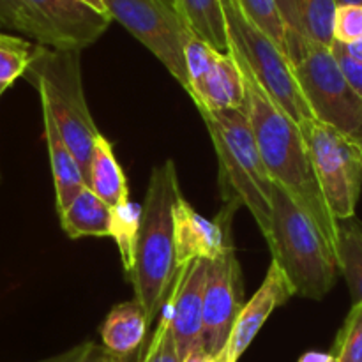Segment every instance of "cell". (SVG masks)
<instances>
[{
    "mask_svg": "<svg viewBox=\"0 0 362 362\" xmlns=\"http://www.w3.org/2000/svg\"><path fill=\"white\" fill-rule=\"evenodd\" d=\"M332 37L336 42L350 45L362 37V6L361 4H343L336 7Z\"/></svg>",
    "mask_w": 362,
    "mask_h": 362,
    "instance_id": "f546056e",
    "label": "cell"
},
{
    "mask_svg": "<svg viewBox=\"0 0 362 362\" xmlns=\"http://www.w3.org/2000/svg\"><path fill=\"white\" fill-rule=\"evenodd\" d=\"M352 138L357 141V145H359V148H361V154H362V127H361L359 131H357L356 134H354Z\"/></svg>",
    "mask_w": 362,
    "mask_h": 362,
    "instance_id": "ab89813d",
    "label": "cell"
},
{
    "mask_svg": "<svg viewBox=\"0 0 362 362\" xmlns=\"http://www.w3.org/2000/svg\"><path fill=\"white\" fill-rule=\"evenodd\" d=\"M23 76L37 88L39 101L48 108L87 182L92 147L99 131L85 99L81 52L35 45L32 62Z\"/></svg>",
    "mask_w": 362,
    "mask_h": 362,
    "instance_id": "5b68a950",
    "label": "cell"
},
{
    "mask_svg": "<svg viewBox=\"0 0 362 362\" xmlns=\"http://www.w3.org/2000/svg\"><path fill=\"white\" fill-rule=\"evenodd\" d=\"M237 4L243 13L285 52L286 25L276 0H237Z\"/></svg>",
    "mask_w": 362,
    "mask_h": 362,
    "instance_id": "484cf974",
    "label": "cell"
},
{
    "mask_svg": "<svg viewBox=\"0 0 362 362\" xmlns=\"http://www.w3.org/2000/svg\"><path fill=\"white\" fill-rule=\"evenodd\" d=\"M239 67L246 85L247 120L269 177L290 194L304 214L310 216L336 255L338 221L329 211L318 186L300 126L272 101L246 67L240 64Z\"/></svg>",
    "mask_w": 362,
    "mask_h": 362,
    "instance_id": "6da1fadb",
    "label": "cell"
},
{
    "mask_svg": "<svg viewBox=\"0 0 362 362\" xmlns=\"http://www.w3.org/2000/svg\"><path fill=\"white\" fill-rule=\"evenodd\" d=\"M211 362H230V361H228V356H226V350H225V352L219 354V356L212 357Z\"/></svg>",
    "mask_w": 362,
    "mask_h": 362,
    "instance_id": "f35d334b",
    "label": "cell"
},
{
    "mask_svg": "<svg viewBox=\"0 0 362 362\" xmlns=\"http://www.w3.org/2000/svg\"><path fill=\"white\" fill-rule=\"evenodd\" d=\"M243 272L233 247L207 262L202 308V346L211 357L225 352L244 306Z\"/></svg>",
    "mask_w": 362,
    "mask_h": 362,
    "instance_id": "30bf717a",
    "label": "cell"
},
{
    "mask_svg": "<svg viewBox=\"0 0 362 362\" xmlns=\"http://www.w3.org/2000/svg\"><path fill=\"white\" fill-rule=\"evenodd\" d=\"M7 88H9V87H7V85L0 83V98H2V94H4V92H6V90H7Z\"/></svg>",
    "mask_w": 362,
    "mask_h": 362,
    "instance_id": "b9f144b4",
    "label": "cell"
},
{
    "mask_svg": "<svg viewBox=\"0 0 362 362\" xmlns=\"http://www.w3.org/2000/svg\"><path fill=\"white\" fill-rule=\"evenodd\" d=\"M189 98L194 106L207 110L246 108V85L235 59L230 53H218L204 83Z\"/></svg>",
    "mask_w": 362,
    "mask_h": 362,
    "instance_id": "2e32d148",
    "label": "cell"
},
{
    "mask_svg": "<svg viewBox=\"0 0 362 362\" xmlns=\"http://www.w3.org/2000/svg\"><path fill=\"white\" fill-rule=\"evenodd\" d=\"M214 48L198 39L197 35L191 34L187 37L186 46H184V60H186V73H187V94H194L204 83L205 76H207L209 69H211L212 62H214L216 55Z\"/></svg>",
    "mask_w": 362,
    "mask_h": 362,
    "instance_id": "4316f807",
    "label": "cell"
},
{
    "mask_svg": "<svg viewBox=\"0 0 362 362\" xmlns=\"http://www.w3.org/2000/svg\"><path fill=\"white\" fill-rule=\"evenodd\" d=\"M180 197L175 163L166 159L152 170L141 205L134 265L129 276L136 293L134 299L141 304L151 324L165 306L177 274L173 209Z\"/></svg>",
    "mask_w": 362,
    "mask_h": 362,
    "instance_id": "7a4b0ae2",
    "label": "cell"
},
{
    "mask_svg": "<svg viewBox=\"0 0 362 362\" xmlns=\"http://www.w3.org/2000/svg\"><path fill=\"white\" fill-rule=\"evenodd\" d=\"M189 32L219 53H230L221 0H172Z\"/></svg>",
    "mask_w": 362,
    "mask_h": 362,
    "instance_id": "ffe728a7",
    "label": "cell"
},
{
    "mask_svg": "<svg viewBox=\"0 0 362 362\" xmlns=\"http://www.w3.org/2000/svg\"><path fill=\"white\" fill-rule=\"evenodd\" d=\"M212 357L205 352L204 346H197V349L191 350L186 357H184L182 362H211Z\"/></svg>",
    "mask_w": 362,
    "mask_h": 362,
    "instance_id": "e575fe53",
    "label": "cell"
},
{
    "mask_svg": "<svg viewBox=\"0 0 362 362\" xmlns=\"http://www.w3.org/2000/svg\"><path fill=\"white\" fill-rule=\"evenodd\" d=\"M207 260H194L177 271L168 299L161 308L170 318L180 359L202 345V308Z\"/></svg>",
    "mask_w": 362,
    "mask_h": 362,
    "instance_id": "7c38bea8",
    "label": "cell"
},
{
    "mask_svg": "<svg viewBox=\"0 0 362 362\" xmlns=\"http://www.w3.org/2000/svg\"><path fill=\"white\" fill-rule=\"evenodd\" d=\"M80 2L85 4V6H88L90 9L98 11V13L108 14L106 13V7H105V2H103V0H80Z\"/></svg>",
    "mask_w": 362,
    "mask_h": 362,
    "instance_id": "74e56055",
    "label": "cell"
},
{
    "mask_svg": "<svg viewBox=\"0 0 362 362\" xmlns=\"http://www.w3.org/2000/svg\"><path fill=\"white\" fill-rule=\"evenodd\" d=\"M112 237L120 251V260L127 276H131L134 265V251H136L138 230H140L141 205H134L131 202L112 209Z\"/></svg>",
    "mask_w": 362,
    "mask_h": 362,
    "instance_id": "603a6c76",
    "label": "cell"
},
{
    "mask_svg": "<svg viewBox=\"0 0 362 362\" xmlns=\"http://www.w3.org/2000/svg\"><path fill=\"white\" fill-rule=\"evenodd\" d=\"M276 4H278V9L279 13H281V18L283 21H285L286 28L299 32V23H297V14H296V6H293V0H276Z\"/></svg>",
    "mask_w": 362,
    "mask_h": 362,
    "instance_id": "d6a6232c",
    "label": "cell"
},
{
    "mask_svg": "<svg viewBox=\"0 0 362 362\" xmlns=\"http://www.w3.org/2000/svg\"><path fill=\"white\" fill-rule=\"evenodd\" d=\"M87 345H88V341L81 343V345L73 346V349L67 350V352H62L60 356L53 357V359H49L46 362H80L81 356H83V352H85V349H87Z\"/></svg>",
    "mask_w": 362,
    "mask_h": 362,
    "instance_id": "836d02e7",
    "label": "cell"
},
{
    "mask_svg": "<svg viewBox=\"0 0 362 362\" xmlns=\"http://www.w3.org/2000/svg\"><path fill=\"white\" fill-rule=\"evenodd\" d=\"M113 211L85 186L59 214L60 225L69 239L81 237H110Z\"/></svg>",
    "mask_w": 362,
    "mask_h": 362,
    "instance_id": "d6986e66",
    "label": "cell"
},
{
    "mask_svg": "<svg viewBox=\"0 0 362 362\" xmlns=\"http://www.w3.org/2000/svg\"><path fill=\"white\" fill-rule=\"evenodd\" d=\"M158 317L159 320L154 329V334H152L147 349L141 354L138 362H182L179 350H177L175 339H173L168 315L161 310Z\"/></svg>",
    "mask_w": 362,
    "mask_h": 362,
    "instance_id": "f1b7e54d",
    "label": "cell"
},
{
    "mask_svg": "<svg viewBox=\"0 0 362 362\" xmlns=\"http://www.w3.org/2000/svg\"><path fill=\"white\" fill-rule=\"evenodd\" d=\"M272 262L285 272L293 296L320 300L336 285L338 262L318 226L279 186H272L265 233Z\"/></svg>",
    "mask_w": 362,
    "mask_h": 362,
    "instance_id": "3957f363",
    "label": "cell"
},
{
    "mask_svg": "<svg viewBox=\"0 0 362 362\" xmlns=\"http://www.w3.org/2000/svg\"><path fill=\"white\" fill-rule=\"evenodd\" d=\"M80 362H124L112 352L105 349L103 345H95L94 341H88L87 349H85L83 356H81Z\"/></svg>",
    "mask_w": 362,
    "mask_h": 362,
    "instance_id": "1f68e13d",
    "label": "cell"
},
{
    "mask_svg": "<svg viewBox=\"0 0 362 362\" xmlns=\"http://www.w3.org/2000/svg\"><path fill=\"white\" fill-rule=\"evenodd\" d=\"M42 124H45V140L48 145L49 166H52L53 182H55V205L57 212H62L69 202L87 186L83 172L76 158L64 141L62 134L57 129L48 108L41 105Z\"/></svg>",
    "mask_w": 362,
    "mask_h": 362,
    "instance_id": "e0dca14e",
    "label": "cell"
},
{
    "mask_svg": "<svg viewBox=\"0 0 362 362\" xmlns=\"http://www.w3.org/2000/svg\"><path fill=\"white\" fill-rule=\"evenodd\" d=\"M331 52L334 55L336 62H338L339 69H341L343 76H345L346 83L362 99V60L350 57L341 42L332 41Z\"/></svg>",
    "mask_w": 362,
    "mask_h": 362,
    "instance_id": "4dcf8cb0",
    "label": "cell"
},
{
    "mask_svg": "<svg viewBox=\"0 0 362 362\" xmlns=\"http://www.w3.org/2000/svg\"><path fill=\"white\" fill-rule=\"evenodd\" d=\"M87 186L110 209H115L129 202L126 173H124L122 166L117 161L113 145L101 133L98 134L94 147H92V156L87 172Z\"/></svg>",
    "mask_w": 362,
    "mask_h": 362,
    "instance_id": "ac0fdd59",
    "label": "cell"
},
{
    "mask_svg": "<svg viewBox=\"0 0 362 362\" xmlns=\"http://www.w3.org/2000/svg\"><path fill=\"white\" fill-rule=\"evenodd\" d=\"M299 126L329 211L336 221L354 218L362 187L359 145L352 136L317 119H308Z\"/></svg>",
    "mask_w": 362,
    "mask_h": 362,
    "instance_id": "ba28073f",
    "label": "cell"
},
{
    "mask_svg": "<svg viewBox=\"0 0 362 362\" xmlns=\"http://www.w3.org/2000/svg\"><path fill=\"white\" fill-rule=\"evenodd\" d=\"M207 126L219 159L221 186L226 204L246 205L262 233H267L271 219V197L274 182L269 177L257 140L244 110H207L197 106Z\"/></svg>",
    "mask_w": 362,
    "mask_h": 362,
    "instance_id": "277c9868",
    "label": "cell"
},
{
    "mask_svg": "<svg viewBox=\"0 0 362 362\" xmlns=\"http://www.w3.org/2000/svg\"><path fill=\"white\" fill-rule=\"evenodd\" d=\"M106 13L129 30L187 90L184 46L191 35L170 0H103Z\"/></svg>",
    "mask_w": 362,
    "mask_h": 362,
    "instance_id": "9c48e42d",
    "label": "cell"
},
{
    "mask_svg": "<svg viewBox=\"0 0 362 362\" xmlns=\"http://www.w3.org/2000/svg\"><path fill=\"white\" fill-rule=\"evenodd\" d=\"M299 32L304 37L331 48L336 0H293Z\"/></svg>",
    "mask_w": 362,
    "mask_h": 362,
    "instance_id": "7402d4cb",
    "label": "cell"
},
{
    "mask_svg": "<svg viewBox=\"0 0 362 362\" xmlns=\"http://www.w3.org/2000/svg\"><path fill=\"white\" fill-rule=\"evenodd\" d=\"M336 262L352 293V303H362V223L356 216L338 221Z\"/></svg>",
    "mask_w": 362,
    "mask_h": 362,
    "instance_id": "44dd1931",
    "label": "cell"
},
{
    "mask_svg": "<svg viewBox=\"0 0 362 362\" xmlns=\"http://www.w3.org/2000/svg\"><path fill=\"white\" fill-rule=\"evenodd\" d=\"M345 46L346 53H349L350 57H354V59L357 60H362V37L357 39V41L350 42V45H343Z\"/></svg>",
    "mask_w": 362,
    "mask_h": 362,
    "instance_id": "8d00e7d4",
    "label": "cell"
},
{
    "mask_svg": "<svg viewBox=\"0 0 362 362\" xmlns=\"http://www.w3.org/2000/svg\"><path fill=\"white\" fill-rule=\"evenodd\" d=\"M221 7L230 55L297 124L313 119L285 52L243 13L237 0H221Z\"/></svg>",
    "mask_w": 362,
    "mask_h": 362,
    "instance_id": "52a82bcc",
    "label": "cell"
},
{
    "mask_svg": "<svg viewBox=\"0 0 362 362\" xmlns=\"http://www.w3.org/2000/svg\"><path fill=\"white\" fill-rule=\"evenodd\" d=\"M336 362H362V303L352 304L334 343Z\"/></svg>",
    "mask_w": 362,
    "mask_h": 362,
    "instance_id": "83f0119b",
    "label": "cell"
},
{
    "mask_svg": "<svg viewBox=\"0 0 362 362\" xmlns=\"http://www.w3.org/2000/svg\"><path fill=\"white\" fill-rule=\"evenodd\" d=\"M35 45L28 39L0 34V83L11 85L23 76L34 57Z\"/></svg>",
    "mask_w": 362,
    "mask_h": 362,
    "instance_id": "d4e9b609",
    "label": "cell"
},
{
    "mask_svg": "<svg viewBox=\"0 0 362 362\" xmlns=\"http://www.w3.org/2000/svg\"><path fill=\"white\" fill-rule=\"evenodd\" d=\"M237 205L226 204L225 211L216 219L198 214L182 197L173 209V239H175L177 271L194 260H216L232 244V216Z\"/></svg>",
    "mask_w": 362,
    "mask_h": 362,
    "instance_id": "8fae6325",
    "label": "cell"
},
{
    "mask_svg": "<svg viewBox=\"0 0 362 362\" xmlns=\"http://www.w3.org/2000/svg\"><path fill=\"white\" fill-rule=\"evenodd\" d=\"M148 327L151 322L136 299L117 304L101 325L103 346L124 362L134 361L144 346Z\"/></svg>",
    "mask_w": 362,
    "mask_h": 362,
    "instance_id": "9a60e30c",
    "label": "cell"
},
{
    "mask_svg": "<svg viewBox=\"0 0 362 362\" xmlns=\"http://www.w3.org/2000/svg\"><path fill=\"white\" fill-rule=\"evenodd\" d=\"M299 362H336L332 354L325 352H306L300 357Z\"/></svg>",
    "mask_w": 362,
    "mask_h": 362,
    "instance_id": "d590c367",
    "label": "cell"
},
{
    "mask_svg": "<svg viewBox=\"0 0 362 362\" xmlns=\"http://www.w3.org/2000/svg\"><path fill=\"white\" fill-rule=\"evenodd\" d=\"M48 28L60 49H83L94 45L112 23L80 0H21Z\"/></svg>",
    "mask_w": 362,
    "mask_h": 362,
    "instance_id": "4fadbf2b",
    "label": "cell"
},
{
    "mask_svg": "<svg viewBox=\"0 0 362 362\" xmlns=\"http://www.w3.org/2000/svg\"><path fill=\"white\" fill-rule=\"evenodd\" d=\"M170 2H172V0H170ZM172 6H173V4H172Z\"/></svg>",
    "mask_w": 362,
    "mask_h": 362,
    "instance_id": "7bdbcfd3",
    "label": "cell"
},
{
    "mask_svg": "<svg viewBox=\"0 0 362 362\" xmlns=\"http://www.w3.org/2000/svg\"><path fill=\"white\" fill-rule=\"evenodd\" d=\"M290 297H293V290L285 272L278 267V264L271 262V267H269L260 288L255 292L251 300L244 304L235 324H233L232 334H230L228 345H226V356L230 362H237L243 357V354L257 338L272 311L278 306H283Z\"/></svg>",
    "mask_w": 362,
    "mask_h": 362,
    "instance_id": "5bb4252c",
    "label": "cell"
},
{
    "mask_svg": "<svg viewBox=\"0 0 362 362\" xmlns=\"http://www.w3.org/2000/svg\"><path fill=\"white\" fill-rule=\"evenodd\" d=\"M343 4H361L362 0H336V6H343Z\"/></svg>",
    "mask_w": 362,
    "mask_h": 362,
    "instance_id": "60d3db41",
    "label": "cell"
},
{
    "mask_svg": "<svg viewBox=\"0 0 362 362\" xmlns=\"http://www.w3.org/2000/svg\"><path fill=\"white\" fill-rule=\"evenodd\" d=\"M285 53L313 119L354 136L362 127V99L346 83L331 48L286 28Z\"/></svg>",
    "mask_w": 362,
    "mask_h": 362,
    "instance_id": "8992f818",
    "label": "cell"
},
{
    "mask_svg": "<svg viewBox=\"0 0 362 362\" xmlns=\"http://www.w3.org/2000/svg\"><path fill=\"white\" fill-rule=\"evenodd\" d=\"M0 27L20 32L37 45L57 48L55 39L49 34L48 28L21 0H0Z\"/></svg>",
    "mask_w": 362,
    "mask_h": 362,
    "instance_id": "cb8c5ba5",
    "label": "cell"
}]
</instances>
